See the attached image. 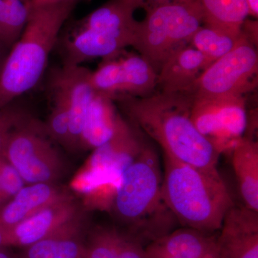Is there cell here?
Listing matches in <instances>:
<instances>
[{"mask_svg":"<svg viewBox=\"0 0 258 258\" xmlns=\"http://www.w3.org/2000/svg\"><path fill=\"white\" fill-rule=\"evenodd\" d=\"M162 181L157 151L145 142L123 173L111 204L117 220L129 227L134 240L141 243L166 235L178 223L164 201Z\"/></svg>","mask_w":258,"mask_h":258,"instance_id":"cell-2","label":"cell"},{"mask_svg":"<svg viewBox=\"0 0 258 258\" xmlns=\"http://www.w3.org/2000/svg\"><path fill=\"white\" fill-rule=\"evenodd\" d=\"M145 250L147 258H178L174 257V256L169 255V254L163 253L160 251L152 248V247L149 245L146 247Z\"/></svg>","mask_w":258,"mask_h":258,"instance_id":"cell-31","label":"cell"},{"mask_svg":"<svg viewBox=\"0 0 258 258\" xmlns=\"http://www.w3.org/2000/svg\"><path fill=\"white\" fill-rule=\"evenodd\" d=\"M89 81L96 93L114 101L121 94V70L118 57L102 60L96 71H91Z\"/></svg>","mask_w":258,"mask_h":258,"instance_id":"cell-25","label":"cell"},{"mask_svg":"<svg viewBox=\"0 0 258 258\" xmlns=\"http://www.w3.org/2000/svg\"><path fill=\"white\" fill-rule=\"evenodd\" d=\"M8 52H9V50H8L6 47L3 46L0 43V71H1L2 68H3V64H4Z\"/></svg>","mask_w":258,"mask_h":258,"instance_id":"cell-34","label":"cell"},{"mask_svg":"<svg viewBox=\"0 0 258 258\" xmlns=\"http://www.w3.org/2000/svg\"><path fill=\"white\" fill-rule=\"evenodd\" d=\"M76 213L74 204L60 197L8 231L7 244L26 247L51 236L78 230Z\"/></svg>","mask_w":258,"mask_h":258,"instance_id":"cell-10","label":"cell"},{"mask_svg":"<svg viewBox=\"0 0 258 258\" xmlns=\"http://www.w3.org/2000/svg\"><path fill=\"white\" fill-rule=\"evenodd\" d=\"M31 10L30 0H0V43L8 50L21 35Z\"/></svg>","mask_w":258,"mask_h":258,"instance_id":"cell-24","label":"cell"},{"mask_svg":"<svg viewBox=\"0 0 258 258\" xmlns=\"http://www.w3.org/2000/svg\"><path fill=\"white\" fill-rule=\"evenodd\" d=\"M257 71V49L244 32L237 45L210 64L187 93L193 98L244 96L255 87Z\"/></svg>","mask_w":258,"mask_h":258,"instance_id":"cell-7","label":"cell"},{"mask_svg":"<svg viewBox=\"0 0 258 258\" xmlns=\"http://www.w3.org/2000/svg\"><path fill=\"white\" fill-rule=\"evenodd\" d=\"M248 8L249 15L257 18L258 15V0H245Z\"/></svg>","mask_w":258,"mask_h":258,"instance_id":"cell-33","label":"cell"},{"mask_svg":"<svg viewBox=\"0 0 258 258\" xmlns=\"http://www.w3.org/2000/svg\"><path fill=\"white\" fill-rule=\"evenodd\" d=\"M25 248L20 258H85L86 253L78 230L51 236Z\"/></svg>","mask_w":258,"mask_h":258,"instance_id":"cell-22","label":"cell"},{"mask_svg":"<svg viewBox=\"0 0 258 258\" xmlns=\"http://www.w3.org/2000/svg\"><path fill=\"white\" fill-rule=\"evenodd\" d=\"M180 1V0H144L146 5L160 4V3H168V2Z\"/></svg>","mask_w":258,"mask_h":258,"instance_id":"cell-36","label":"cell"},{"mask_svg":"<svg viewBox=\"0 0 258 258\" xmlns=\"http://www.w3.org/2000/svg\"><path fill=\"white\" fill-rule=\"evenodd\" d=\"M70 1V0H30L31 9L44 6V5L55 4V3H62V2Z\"/></svg>","mask_w":258,"mask_h":258,"instance_id":"cell-32","label":"cell"},{"mask_svg":"<svg viewBox=\"0 0 258 258\" xmlns=\"http://www.w3.org/2000/svg\"><path fill=\"white\" fill-rule=\"evenodd\" d=\"M5 204L4 200H3V197H2L1 192H0V208L3 206Z\"/></svg>","mask_w":258,"mask_h":258,"instance_id":"cell-38","label":"cell"},{"mask_svg":"<svg viewBox=\"0 0 258 258\" xmlns=\"http://www.w3.org/2000/svg\"><path fill=\"white\" fill-rule=\"evenodd\" d=\"M241 198L244 207L258 212V144L243 137L230 154Z\"/></svg>","mask_w":258,"mask_h":258,"instance_id":"cell-19","label":"cell"},{"mask_svg":"<svg viewBox=\"0 0 258 258\" xmlns=\"http://www.w3.org/2000/svg\"><path fill=\"white\" fill-rule=\"evenodd\" d=\"M200 51L186 45L172 54L158 73L157 88L164 93H187L199 76L210 66Z\"/></svg>","mask_w":258,"mask_h":258,"instance_id":"cell-15","label":"cell"},{"mask_svg":"<svg viewBox=\"0 0 258 258\" xmlns=\"http://www.w3.org/2000/svg\"><path fill=\"white\" fill-rule=\"evenodd\" d=\"M217 237V232L183 227L153 241L149 246L178 258H219Z\"/></svg>","mask_w":258,"mask_h":258,"instance_id":"cell-17","label":"cell"},{"mask_svg":"<svg viewBox=\"0 0 258 258\" xmlns=\"http://www.w3.org/2000/svg\"><path fill=\"white\" fill-rule=\"evenodd\" d=\"M91 71L80 66H62L52 75L50 85L64 95L70 113V147L79 146L88 107L96 95L89 81Z\"/></svg>","mask_w":258,"mask_h":258,"instance_id":"cell-11","label":"cell"},{"mask_svg":"<svg viewBox=\"0 0 258 258\" xmlns=\"http://www.w3.org/2000/svg\"><path fill=\"white\" fill-rule=\"evenodd\" d=\"M115 258H147V256L140 242L129 238Z\"/></svg>","mask_w":258,"mask_h":258,"instance_id":"cell-30","label":"cell"},{"mask_svg":"<svg viewBox=\"0 0 258 258\" xmlns=\"http://www.w3.org/2000/svg\"><path fill=\"white\" fill-rule=\"evenodd\" d=\"M244 96L193 98L191 116L220 155L230 154L247 126Z\"/></svg>","mask_w":258,"mask_h":258,"instance_id":"cell-8","label":"cell"},{"mask_svg":"<svg viewBox=\"0 0 258 258\" xmlns=\"http://www.w3.org/2000/svg\"><path fill=\"white\" fill-rule=\"evenodd\" d=\"M114 101L164 154L197 167L217 168L220 154L191 119V95L158 91L144 98L120 96Z\"/></svg>","mask_w":258,"mask_h":258,"instance_id":"cell-1","label":"cell"},{"mask_svg":"<svg viewBox=\"0 0 258 258\" xmlns=\"http://www.w3.org/2000/svg\"><path fill=\"white\" fill-rule=\"evenodd\" d=\"M0 258H15L11 254H10L8 251L4 250L0 247Z\"/></svg>","mask_w":258,"mask_h":258,"instance_id":"cell-37","label":"cell"},{"mask_svg":"<svg viewBox=\"0 0 258 258\" xmlns=\"http://www.w3.org/2000/svg\"><path fill=\"white\" fill-rule=\"evenodd\" d=\"M242 29L203 24L195 32L189 45L200 51L210 64L230 52L243 36Z\"/></svg>","mask_w":258,"mask_h":258,"instance_id":"cell-21","label":"cell"},{"mask_svg":"<svg viewBox=\"0 0 258 258\" xmlns=\"http://www.w3.org/2000/svg\"><path fill=\"white\" fill-rule=\"evenodd\" d=\"M145 142L141 131L125 121L113 139L93 149L87 166L73 181V187L87 196L114 194Z\"/></svg>","mask_w":258,"mask_h":258,"instance_id":"cell-6","label":"cell"},{"mask_svg":"<svg viewBox=\"0 0 258 258\" xmlns=\"http://www.w3.org/2000/svg\"><path fill=\"white\" fill-rule=\"evenodd\" d=\"M6 233H5V230H3V227L0 226V247H3V246L6 245Z\"/></svg>","mask_w":258,"mask_h":258,"instance_id":"cell-35","label":"cell"},{"mask_svg":"<svg viewBox=\"0 0 258 258\" xmlns=\"http://www.w3.org/2000/svg\"><path fill=\"white\" fill-rule=\"evenodd\" d=\"M130 237L111 229H99L86 247L85 258H115Z\"/></svg>","mask_w":258,"mask_h":258,"instance_id":"cell-27","label":"cell"},{"mask_svg":"<svg viewBox=\"0 0 258 258\" xmlns=\"http://www.w3.org/2000/svg\"><path fill=\"white\" fill-rule=\"evenodd\" d=\"M79 0L31 10L23 32L10 48L0 71V109L32 90L48 63L59 33Z\"/></svg>","mask_w":258,"mask_h":258,"instance_id":"cell-4","label":"cell"},{"mask_svg":"<svg viewBox=\"0 0 258 258\" xmlns=\"http://www.w3.org/2000/svg\"><path fill=\"white\" fill-rule=\"evenodd\" d=\"M219 258H258V212L234 206L217 237Z\"/></svg>","mask_w":258,"mask_h":258,"instance_id":"cell-12","label":"cell"},{"mask_svg":"<svg viewBox=\"0 0 258 258\" xmlns=\"http://www.w3.org/2000/svg\"><path fill=\"white\" fill-rule=\"evenodd\" d=\"M52 107L46 125L47 133L59 143L70 147V113L64 95L50 85Z\"/></svg>","mask_w":258,"mask_h":258,"instance_id":"cell-26","label":"cell"},{"mask_svg":"<svg viewBox=\"0 0 258 258\" xmlns=\"http://www.w3.org/2000/svg\"><path fill=\"white\" fill-rule=\"evenodd\" d=\"M162 193L164 201L184 227L215 233L235 206L217 168L205 169L164 154Z\"/></svg>","mask_w":258,"mask_h":258,"instance_id":"cell-3","label":"cell"},{"mask_svg":"<svg viewBox=\"0 0 258 258\" xmlns=\"http://www.w3.org/2000/svg\"><path fill=\"white\" fill-rule=\"evenodd\" d=\"M129 46L132 41L126 37L75 28L64 42L63 66H80L94 59L114 58Z\"/></svg>","mask_w":258,"mask_h":258,"instance_id":"cell-13","label":"cell"},{"mask_svg":"<svg viewBox=\"0 0 258 258\" xmlns=\"http://www.w3.org/2000/svg\"><path fill=\"white\" fill-rule=\"evenodd\" d=\"M144 0H108L88 14L76 25V28L89 29L130 39L133 45L138 20L137 10L144 8Z\"/></svg>","mask_w":258,"mask_h":258,"instance_id":"cell-14","label":"cell"},{"mask_svg":"<svg viewBox=\"0 0 258 258\" xmlns=\"http://www.w3.org/2000/svg\"><path fill=\"white\" fill-rule=\"evenodd\" d=\"M125 122L117 113L115 101L96 93L85 118L79 146L92 149L101 147L114 137Z\"/></svg>","mask_w":258,"mask_h":258,"instance_id":"cell-16","label":"cell"},{"mask_svg":"<svg viewBox=\"0 0 258 258\" xmlns=\"http://www.w3.org/2000/svg\"><path fill=\"white\" fill-rule=\"evenodd\" d=\"M204 23L234 29L242 28L249 16L245 0H198Z\"/></svg>","mask_w":258,"mask_h":258,"instance_id":"cell-23","label":"cell"},{"mask_svg":"<svg viewBox=\"0 0 258 258\" xmlns=\"http://www.w3.org/2000/svg\"><path fill=\"white\" fill-rule=\"evenodd\" d=\"M3 157L15 166L28 184H51L62 169L58 154L30 121L10 134Z\"/></svg>","mask_w":258,"mask_h":258,"instance_id":"cell-9","label":"cell"},{"mask_svg":"<svg viewBox=\"0 0 258 258\" xmlns=\"http://www.w3.org/2000/svg\"><path fill=\"white\" fill-rule=\"evenodd\" d=\"M26 186L25 180L15 166L3 156L0 157V192L5 204Z\"/></svg>","mask_w":258,"mask_h":258,"instance_id":"cell-28","label":"cell"},{"mask_svg":"<svg viewBox=\"0 0 258 258\" xmlns=\"http://www.w3.org/2000/svg\"><path fill=\"white\" fill-rule=\"evenodd\" d=\"M146 16L136 27V50L159 73L172 54L189 45L204 23L198 0H180L146 5Z\"/></svg>","mask_w":258,"mask_h":258,"instance_id":"cell-5","label":"cell"},{"mask_svg":"<svg viewBox=\"0 0 258 258\" xmlns=\"http://www.w3.org/2000/svg\"><path fill=\"white\" fill-rule=\"evenodd\" d=\"M60 198L52 184H28L0 208V226L5 233L40 209Z\"/></svg>","mask_w":258,"mask_h":258,"instance_id":"cell-18","label":"cell"},{"mask_svg":"<svg viewBox=\"0 0 258 258\" xmlns=\"http://www.w3.org/2000/svg\"><path fill=\"white\" fill-rule=\"evenodd\" d=\"M27 122L25 112L15 106L14 102L0 109V157L3 156V150L10 134Z\"/></svg>","mask_w":258,"mask_h":258,"instance_id":"cell-29","label":"cell"},{"mask_svg":"<svg viewBox=\"0 0 258 258\" xmlns=\"http://www.w3.org/2000/svg\"><path fill=\"white\" fill-rule=\"evenodd\" d=\"M118 57L121 70L120 96L144 98L156 92L158 74L144 57L123 51Z\"/></svg>","mask_w":258,"mask_h":258,"instance_id":"cell-20","label":"cell"}]
</instances>
